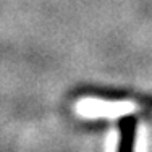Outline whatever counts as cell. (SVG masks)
Wrapping results in <instances>:
<instances>
[{"mask_svg":"<svg viewBox=\"0 0 152 152\" xmlns=\"http://www.w3.org/2000/svg\"><path fill=\"white\" fill-rule=\"evenodd\" d=\"M137 105L129 100H118V102H105L100 99H83L78 102L76 110L79 115L88 118H112L120 115H129L134 112Z\"/></svg>","mask_w":152,"mask_h":152,"instance_id":"1","label":"cell"},{"mask_svg":"<svg viewBox=\"0 0 152 152\" xmlns=\"http://www.w3.org/2000/svg\"><path fill=\"white\" fill-rule=\"evenodd\" d=\"M136 137V120L133 117H125L120 121V142L117 149L121 152H128L134 147Z\"/></svg>","mask_w":152,"mask_h":152,"instance_id":"2","label":"cell"}]
</instances>
